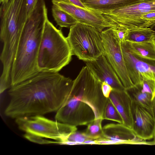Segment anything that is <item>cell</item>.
Here are the masks:
<instances>
[{"label":"cell","mask_w":155,"mask_h":155,"mask_svg":"<svg viewBox=\"0 0 155 155\" xmlns=\"http://www.w3.org/2000/svg\"><path fill=\"white\" fill-rule=\"evenodd\" d=\"M53 16L58 25L61 27L70 28L78 22L73 16L56 6L52 8Z\"/></svg>","instance_id":"d6986e66"},{"label":"cell","mask_w":155,"mask_h":155,"mask_svg":"<svg viewBox=\"0 0 155 155\" xmlns=\"http://www.w3.org/2000/svg\"><path fill=\"white\" fill-rule=\"evenodd\" d=\"M53 5L70 14L78 22L91 26L101 32L110 27L103 15L98 12L75 5L66 0H52Z\"/></svg>","instance_id":"30bf717a"},{"label":"cell","mask_w":155,"mask_h":155,"mask_svg":"<svg viewBox=\"0 0 155 155\" xmlns=\"http://www.w3.org/2000/svg\"><path fill=\"white\" fill-rule=\"evenodd\" d=\"M145 92L152 94L153 96L155 91V81L149 79L143 80L139 84Z\"/></svg>","instance_id":"d4e9b609"},{"label":"cell","mask_w":155,"mask_h":155,"mask_svg":"<svg viewBox=\"0 0 155 155\" xmlns=\"http://www.w3.org/2000/svg\"><path fill=\"white\" fill-rule=\"evenodd\" d=\"M15 122L18 128L25 133L64 142L71 132L77 130L76 126L54 121L43 115H36L17 118Z\"/></svg>","instance_id":"52a82bcc"},{"label":"cell","mask_w":155,"mask_h":155,"mask_svg":"<svg viewBox=\"0 0 155 155\" xmlns=\"http://www.w3.org/2000/svg\"><path fill=\"white\" fill-rule=\"evenodd\" d=\"M72 4L85 9H88L80 0H66Z\"/></svg>","instance_id":"f1b7e54d"},{"label":"cell","mask_w":155,"mask_h":155,"mask_svg":"<svg viewBox=\"0 0 155 155\" xmlns=\"http://www.w3.org/2000/svg\"><path fill=\"white\" fill-rule=\"evenodd\" d=\"M89 140L91 139L85 132H80L76 130L70 133L67 137L64 142H77L79 144H84L83 143L84 141Z\"/></svg>","instance_id":"7402d4cb"},{"label":"cell","mask_w":155,"mask_h":155,"mask_svg":"<svg viewBox=\"0 0 155 155\" xmlns=\"http://www.w3.org/2000/svg\"><path fill=\"white\" fill-rule=\"evenodd\" d=\"M155 12V0H143L102 15L110 27L130 30L143 28L141 17Z\"/></svg>","instance_id":"ba28073f"},{"label":"cell","mask_w":155,"mask_h":155,"mask_svg":"<svg viewBox=\"0 0 155 155\" xmlns=\"http://www.w3.org/2000/svg\"><path fill=\"white\" fill-rule=\"evenodd\" d=\"M103 120L102 119H96L87 125L85 133L91 140H98L103 139L101 125Z\"/></svg>","instance_id":"ffe728a7"},{"label":"cell","mask_w":155,"mask_h":155,"mask_svg":"<svg viewBox=\"0 0 155 155\" xmlns=\"http://www.w3.org/2000/svg\"><path fill=\"white\" fill-rule=\"evenodd\" d=\"M153 137L154 138V141L155 142V127L154 130V134H153Z\"/></svg>","instance_id":"e575fe53"},{"label":"cell","mask_w":155,"mask_h":155,"mask_svg":"<svg viewBox=\"0 0 155 155\" xmlns=\"http://www.w3.org/2000/svg\"><path fill=\"white\" fill-rule=\"evenodd\" d=\"M103 119L123 124V120L120 114L108 98L105 106Z\"/></svg>","instance_id":"44dd1931"},{"label":"cell","mask_w":155,"mask_h":155,"mask_svg":"<svg viewBox=\"0 0 155 155\" xmlns=\"http://www.w3.org/2000/svg\"><path fill=\"white\" fill-rule=\"evenodd\" d=\"M40 0H26V9L28 18L31 15Z\"/></svg>","instance_id":"4316f807"},{"label":"cell","mask_w":155,"mask_h":155,"mask_svg":"<svg viewBox=\"0 0 155 155\" xmlns=\"http://www.w3.org/2000/svg\"><path fill=\"white\" fill-rule=\"evenodd\" d=\"M108 98L120 114L123 124L132 129V101L126 90H118L113 89Z\"/></svg>","instance_id":"5bb4252c"},{"label":"cell","mask_w":155,"mask_h":155,"mask_svg":"<svg viewBox=\"0 0 155 155\" xmlns=\"http://www.w3.org/2000/svg\"><path fill=\"white\" fill-rule=\"evenodd\" d=\"M48 17L44 0H40L27 20L22 31L12 64L11 87L33 76L40 71L38 57L45 23Z\"/></svg>","instance_id":"3957f363"},{"label":"cell","mask_w":155,"mask_h":155,"mask_svg":"<svg viewBox=\"0 0 155 155\" xmlns=\"http://www.w3.org/2000/svg\"><path fill=\"white\" fill-rule=\"evenodd\" d=\"M24 137L30 141L40 144H60V142L59 141L48 140L45 139V138L30 134L25 133L24 135Z\"/></svg>","instance_id":"603a6c76"},{"label":"cell","mask_w":155,"mask_h":155,"mask_svg":"<svg viewBox=\"0 0 155 155\" xmlns=\"http://www.w3.org/2000/svg\"><path fill=\"white\" fill-rule=\"evenodd\" d=\"M111 28L121 42L126 41L129 30L115 26L111 27Z\"/></svg>","instance_id":"484cf974"},{"label":"cell","mask_w":155,"mask_h":155,"mask_svg":"<svg viewBox=\"0 0 155 155\" xmlns=\"http://www.w3.org/2000/svg\"><path fill=\"white\" fill-rule=\"evenodd\" d=\"M152 41H153V42L154 45V46H155V34H154V35H153Z\"/></svg>","instance_id":"d6a6232c"},{"label":"cell","mask_w":155,"mask_h":155,"mask_svg":"<svg viewBox=\"0 0 155 155\" xmlns=\"http://www.w3.org/2000/svg\"><path fill=\"white\" fill-rule=\"evenodd\" d=\"M104 54L126 89L134 85L128 74L122 51L121 42L111 27L101 32Z\"/></svg>","instance_id":"9c48e42d"},{"label":"cell","mask_w":155,"mask_h":155,"mask_svg":"<svg viewBox=\"0 0 155 155\" xmlns=\"http://www.w3.org/2000/svg\"><path fill=\"white\" fill-rule=\"evenodd\" d=\"M101 85L89 68L83 67L73 81L66 101L56 112V120L76 126L103 119L107 98L102 93Z\"/></svg>","instance_id":"7a4b0ae2"},{"label":"cell","mask_w":155,"mask_h":155,"mask_svg":"<svg viewBox=\"0 0 155 155\" xmlns=\"http://www.w3.org/2000/svg\"><path fill=\"white\" fill-rule=\"evenodd\" d=\"M153 31L154 34H155V23L153 24L150 27Z\"/></svg>","instance_id":"1f68e13d"},{"label":"cell","mask_w":155,"mask_h":155,"mask_svg":"<svg viewBox=\"0 0 155 155\" xmlns=\"http://www.w3.org/2000/svg\"><path fill=\"white\" fill-rule=\"evenodd\" d=\"M141 19L143 28H150L155 23V12L143 15Z\"/></svg>","instance_id":"cb8c5ba5"},{"label":"cell","mask_w":155,"mask_h":155,"mask_svg":"<svg viewBox=\"0 0 155 155\" xmlns=\"http://www.w3.org/2000/svg\"><path fill=\"white\" fill-rule=\"evenodd\" d=\"M103 139L117 142L119 144L155 145L154 141H147L138 137L132 129L123 124H107L102 127Z\"/></svg>","instance_id":"7c38bea8"},{"label":"cell","mask_w":155,"mask_h":155,"mask_svg":"<svg viewBox=\"0 0 155 155\" xmlns=\"http://www.w3.org/2000/svg\"><path fill=\"white\" fill-rule=\"evenodd\" d=\"M26 0H8L0 3L1 41L3 43L2 53L13 56L27 21Z\"/></svg>","instance_id":"5b68a950"},{"label":"cell","mask_w":155,"mask_h":155,"mask_svg":"<svg viewBox=\"0 0 155 155\" xmlns=\"http://www.w3.org/2000/svg\"><path fill=\"white\" fill-rule=\"evenodd\" d=\"M151 109L155 120V91L153 97Z\"/></svg>","instance_id":"f546056e"},{"label":"cell","mask_w":155,"mask_h":155,"mask_svg":"<svg viewBox=\"0 0 155 155\" xmlns=\"http://www.w3.org/2000/svg\"><path fill=\"white\" fill-rule=\"evenodd\" d=\"M88 9L101 14L124 7L143 0H80Z\"/></svg>","instance_id":"9a60e30c"},{"label":"cell","mask_w":155,"mask_h":155,"mask_svg":"<svg viewBox=\"0 0 155 155\" xmlns=\"http://www.w3.org/2000/svg\"><path fill=\"white\" fill-rule=\"evenodd\" d=\"M70 28L66 38L72 55L87 62L104 54L101 32L96 29L79 22Z\"/></svg>","instance_id":"8992f818"},{"label":"cell","mask_w":155,"mask_h":155,"mask_svg":"<svg viewBox=\"0 0 155 155\" xmlns=\"http://www.w3.org/2000/svg\"><path fill=\"white\" fill-rule=\"evenodd\" d=\"M84 144H98L97 140H89L85 141L83 143Z\"/></svg>","instance_id":"4dcf8cb0"},{"label":"cell","mask_w":155,"mask_h":155,"mask_svg":"<svg viewBox=\"0 0 155 155\" xmlns=\"http://www.w3.org/2000/svg\"><path fill=\"white\" fill-rule=\"evenodd\" d=\"M128 51L135 56L155 60V46L153 41L144 42H121Z\"/></svg>","instance_id":"2e32d148"},{"label":"cell","mask_w":155,"mask_h":155,"mask_svg":"<svg viewBox=\"0 0 155 155\" xmlns=\"http://www.w3.org/2000/svg\"><path fill=\"white\" fill-rule=\"evenodd\" d=\"M8 0H0V3L5 2Z\"/></svg>","instance_id":"836d02e7"},{"label":"cell","mask_w":155,"mask_h":155,"mask_svg":"<svg viewBox=\"0 0 155 155\" xmlns=\"http://www.w3.org/2000/svg\"><path fill=\"white\" fill-rule=\"evenodd\" d=\"M126 90L132 102L151 109L153 95L144 91L139 84L134 85L131 87Z\"/></svg>","instance_id":"e0dca14e"},{"label":"cell","mask_w":155,"mask_h":155,"mask_svg":"<svg viewBox=\"0 0 155 155\" xmlns=\"http://www.w3.org/2000/svg\"><path fill=\"white\" fill-rule=\"evenodd\" d=\"M101 90L104 96L106 98H108L113 90L112 87L105 82L101 83Z\"/></svg>","instance_id":"83f0119b"},{"label":"cell","mask_w":155,"mask_h":155,"mask_svg":"<svg viewBox=\"0 0 155 155\" xmlns=\"http://www.w3.org/2000/svg\"><path fill=\"white\" fill-rule=\"evenodd\" d=\"M132 129L140 139L148 140L153 138L155 120L151 109L132 101Z\"/></svg>","instance_id":"8fae6325"},{"label":"cell","mask_w":155,"mask_h":155,"mask_svg":"<svg viewBox=\"0 0 155 155\" xmlns=\"http://www.w3.org/2000/svg\"><path fill=\"white\" fill-rule=\"evenodd\" d=\"M154 33L150 28L129 30L126 41L131 42H144L152 41Z\"/></svg>","instance_id":"ac0fdd59"},{"label":"cell","mask_w":155,"mask_h":155,"mask_svg":"<svg viewBox=\"0 0 155 155\" xmlns=\"http://www.w3.org/2000/svg\"><path fill=\"white\" fill-rule=\"evenodd\" d=\"M73 83L58 72L40 71L10 87L5 114L16 119L57 112L66 101Z\"/></svg>","instance_id":"6da1fadb"},{"label":"cell","mask_w":155,"mask_h":155,"mask_svg":"<svg viewBox=\"0 0 155 155\" xmlns=\"http://www.w3.org/2000/svg\"><path fill=\"white\" fill-rule=\"evenodd\" d=\"M71 48L66 38L46 18L37 60L40 71L58 72L70 62Z\"/></svg>","instance_id":"277c9868"},{"label":"cell","mask_w":155,"mask_h":155,"mask_svg":"<svg viewBox=\"0 0 155 155\" xmlns=\"http://www.w3.org/2000/svg\"><path fill=\"white\" fill-rule=\"evenodd\" d=\"M86 66L101 83H106L114 89L126 90L116 72L104 54L96 60L86 62Z\"/></svg>","instance_id":"4fadbf2b"}]
</instances>
